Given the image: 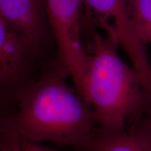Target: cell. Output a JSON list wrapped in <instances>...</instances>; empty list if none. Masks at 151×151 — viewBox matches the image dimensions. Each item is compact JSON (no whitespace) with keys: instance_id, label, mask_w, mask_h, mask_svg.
Wrapping results in <instances>:
<instances>
[{"instance_id":"cell-1","label":"cell","mask_w":151,"mask_h":151,"mask_svg":"<svg viewBox=\"0 0 151 151\" xmlns=\"http://www.w3.org/2000/svg\"><path fill=\"white\" fill-rule=\"evenodd\" d=\"M67 77L58 64L20 92L16 110L0 121L27 140L87 151L99 129L90 106Z\"/></svg>"},{"instance_id":"cell-2","label":"cell","mask_w":151,"mask_h":151,"mask_svg":"<svg viewBox=\"0 0 151 151\" xmlns=\"http://www.w3.org/2000/svg\"><path fill=\"white\" fill-rule=\"evenodd\" d=\"M92 41L82 97L91 107L99 131L126 129L151 112V95L137 71L119 56L114 41L92 31Z\"/></svg>"},{"instance_id":"cell-3","label":"cell","mask_w":151,"mask_h":151,"mask_svg":"<svg viewBox=\"0 0 151 151\" xmlns=\"http://www.w3.org/2000/svg\"><path fill=\"white\" fill-rule=\"evenodd\" d=\"M45 4L58 46V65L71 78L75 90L82 97L90 58L81 39L87 18L84 0H45Z\"/></svg>"},{"instance_id":"cell-4","label":"cell","mask_w":151,"mask_h":151,"mask_svg":"<svg viewBox=\"0 0 151 151\" xmlns=\"http://www.w3.org/2000/svg\"><path fill=\"white\" fill-rule=\"evenodd\" d=\"M86 14L124 50L151 95V66L145 44L137 37L129 0H84Z\"/></svg>"},{"instance_id":"cell-5","label":"cell","mask_w":151,"mask_h":151,"mask_svg":"<svg viewBox=\"0 0 151 151\" xmlns=\"http://www.w3.org/2000/svg\"><path fill=\"white\" fill-rule=\"evenodd\" d=\"M45 0H0V15L36 51L45 32Z\"/></svg>"},{"instance_id":"cell-6","label":"cell","mask_w":151,"mask_h":151,"mask_svg":"<svg viewBox=\"0 0 151 151\" xmlns=\"http://www.w3.org/2000/svg\"><path fill=\"white\" fill-rule=\"evenodd\" d=\"M32 52L27 43L0 15V90L20 78Z\"/></svg>"},{"instance_id":"cell-7","label":"cell","mask_w":151,"mask_h":151,"mask_svg":"<svg viewBox=\"0 0 151 151\" xmlns=\"http://www.w3.org/2000/svg\"><path fill=\"white\" fill-rule=\"evenodd\" d=\"M87 151H148L128 129L120 131H98L92 146Z\"/></svg>"},{"instance_id":"cell-8","label":"cell","mask_w":151,"mask_h":151,"mask_svg":"<svg viewBox=\"0 0 151 151\" xmlns=\"http://www.w3.org/2000/svg\"><path fill=\"white\" fill-rule=\"evenodd\" d=\"M134 27L143 44L151 43V0H129Z\"/></svg>"},{"instance_id":"cell-9","label":"cell","mask_w":151,"mask_h":151,"mask_svg":"<svg viewBox=\"0 0 151 151\" xmlns=\"http://www.w3.org/2000/svg\"><path fill=\"white\" fill-rule=\"evenodd\" d=\"M0 151H60L27 140L17 134L0 121Z\"/></svg>"},{"instance_id":"cell-10","label":"cell","mask_w":151,"mask_h":151,"mask_svg":"<svg viewBox=\"0 0 151 151\" xmlns=\"http://www.w3.org/2000/svg\"><path fill=\"white\" fill-rule=\"evenodd\" d=\"M127 129L137 137L148 151H151V112L132 122Z\"/></svg>"}]
</instances>
